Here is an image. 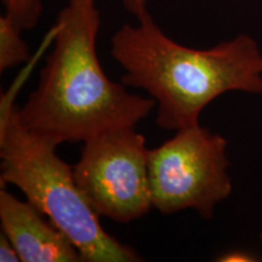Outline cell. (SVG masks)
Wrapping results in <instances>:
<instances>
[{
  "label": "cell",
  "instance_id": "cell-1",
  "mask_svg": "<svg viewBox=\"0 0 262 262\" xmlns=\"http://www.w3.org/2000/svg\"><path fill=\"white\" fill-rule=\"evenodd\" d=\"M100 27L96 0H68L52 27L54 49L37 89L17 107L26 129L57 146L136 126L157 104L107 77L97 56Z\"/></svg>",
  "mask_w": 262,
  "mask_h": 262
},
{
  "label": "cell",
  "instance_id": "cell-2",
  "mask_svg": "<svg viewBox=\"0 0 262 262\" xmlns=\"http://www.w3.org/2000/svg\"><path fill=\"white\" fill-rule=\"evenodd\" d=\"M111 56L124 70V85L155 98L156 123L164 130L199 124L203 110L228 91L262 94V54L247 34L204 50L187 48L147 14L114 33Z\"/></svg>",
  "mask_w": 262,
  "mask_h": 262
},
{
  "label": "cell",
  "instance_id": "cell-3",
  "mask_svg": "<svg viewBox=\"0 0 262 262\" xmlns=\"http://www.w3.org/2000/svg\"><path fill=\"white\" fill-rule=\"evenodd\" d=\"M56 143L22 125L14 101H2L0 183L12 185L73 242L84 262H135L139 254L104 231Z\"/></svg>",
  "mask_w": 262,
  "mask_h": 262
},
{
  "label": "cell",
  "instance_id": "cell-4",
  "mask_svg": "<svg viewBox=\"0 0 262 262\" xmlns=\"http://www.w3.org/2000/svg\"><path fill=\"white\" fill-rule=\"evenodd\" d=\"M227 140L201 124L183 127L148 150L153 208L165 215L193 209L205 220L232 192Z\"/></svg>",
  "mask_w": 262,
  "mask_h": 262
},
{
  "label": "cell",
  "instance_id": "cell-5",
  "mask_svg": "<svg viewBox=\"0 0 262 262\" xmlns=\"http://www.w3.org/2000/svg\"><path fill=\"white\" fill-rule=\"evenodd\" d=\"M148 148L135 126L101 134L83 142L73 173L96 214L127 224L143 217L152 205Z\"/></svg>",
  "mask_w": 262,
  "mask_h": 262
},
{
  "label": "cell",
  "instance_id": "cell-6",
  "mask_svg": "<svg viewBox=\"0 0 262 262\" xmlns=\"http://www.w3.org/2000/svg\"><path fill=\"white\" fill-rule=\"evenodd\" d=\"M0 222L22 262L83 261L73 242L47 215L5 187L0 188Z\"/></svg>",
  "mask_w": 262,
  "mask_h": 262
},
{
  "label": "cell",
  "instance_id": "cell-7",
  "mask_svg": "<svg viewBox=\"0 0 262 262\" xmlns=\"http://www.w3.org/2000/svg\"><path fill=\"white\" fill-rule=\"evenodd\" d=\"M21 27L9 17L0 16V72L15 67L31 57L27 42L21 37Z\"/></svg>",
  "mask_w": 262,
  "mask_h": 262
},
{
  "label": "cell",
  "instance_id": "cell-8",
  "mask_svg": "<svg viewBox=\"0 0 262 262\" xmlns=\"http://www.w3.org/2000/svg\"><path fill=\"white\" fill-rule=\"evenodd\" d=\"M5 14L22 29L37 26L42 12L41 0H3Z\"/></svg>",
  "mask_w": 262,
  "mask_h": 262
},
{
  "label": "cell",
  "instance_id": "cell-9",
  "mask_svg": "<svg viewBox=\"0 0 262 262\" xmlns=\"http://www.w3.org/2000/svg\"><path fill=\"white\" fill-rule=\"evenodd\" d=\"M0 261L2 262H19L18 251L16 250L15 245L11 243V241L3 233L0 234Z\"/></svg>",
  "mask_w": 262,
  "mask_h": 262
},
{
  "label": "cell",
  "instance_id": "cell-10",
  "mask_svg": "<svg viewBox=\"0 0 262 262\" xmlns=\"http://www.w3.org/2000/svg\"><path fill=\"white\" fill-rule=\"evenodd\" d=\"M124 8L134 15L136 19H139L147 14H149L147 10V0H122Z\"/></svg>",
  "mask_w": 262,
  "mask_h": 262
},
{
  "label": "cell",
  "instance_id": "cell-11",
  "mask_svg": "<svg viewBox=\"0 0 262 262\" xmlns=\"http://www.w3.org/2000/svg\"><path fill=\"white\" fill-rule=\"evenodd\" d=\"M251 256L248 254L241 253V251H234V253L226 254L221 256L219 260L220 261H253L254 258H250Z\"/></svg>",
  "mask_w": 262,
  "mask_h": 262
},
{
  "label": "cell",
  "instance_id": "cell-12",
  "mask_svg": "<svg viewBox=\"0 0 262 262\" xmlns=\"http://www.w3.org/2000/svg\"><path fill=\"white\" fill-rule=\"evenodd\" d=\"M261 241H262V233H261Z\"/></svg>",
  "mask_w": 262,
  "mask_h": 262
}]
</instances>
